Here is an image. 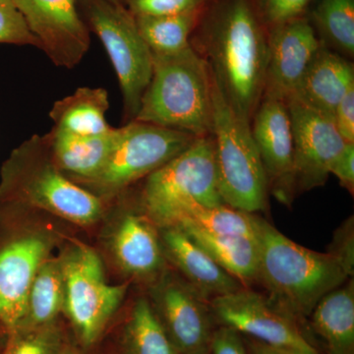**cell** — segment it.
Wrapping results in <instances>:
<instances>
[{"instance_id": "12", "label": "cell", "mask_w": 354, "mask_h": 354, "mask_svg": "<svg viewBox=\"0 0 354 354\" xmlns=\"http://www.w3.org/2000/svg\"><path fill=\"white\" fill-rule=\"evenodd\" d=\"M214 318L252 337L255 341L281 351L314 348L298 329L295 320L283 313L269 297L246 286L209 301Z\"/></svg>"}, {"instance_id": "42", "label": "cell", "mask_w": 354, "mask_h": 354, "mask_svg": "<svg viewBox=\"0 0 354 354\" xmlns=\"http://www.w3.org/2000/svg\"><path fill=\"white\" fill-rule=\"evenodd\" d=\"M204 354H209V353H204Z\"/></svg>"}, {"instance_id": "15", "label": "cell", "mask_w": 354, "mask_h": 354, "mask_svg": "<svg viewBox=\"0 0 354 354\" xmlns=\"http://www.w3.org/2000/svg\"><path fill=\"white\" fill-rule=\"evenodd\" d=\"M106 245L127 278L151 285L167 269L158 227L140 207L120 211L106 232Z\"/></svg>"}, {"instance_id": "19", "label": "cell", "mask_w": 354, "mask_h": 354, "mask_svg": "<svg viewBox=\"0 0 354 354\" xmlns=\"http://www.w3.org/2000/svg\"><path fill=\"white\" fill-rule=\"evenodd\" d=\"M353 85V62L323 44L290 99L334 120L337 104Z\"/></svg>"}, {"instance_id": "21", "label": "cell", "mask_w": 354, "mask_h": 354, "mask_svg": "<svg viewBox=\"0 0 354 354\" xmlns=\"http://www.w3.org/2000/svg\"><path fill=\"white\" fill-rule=\"evenodd\" d=\"M109 109L108 91L82 87L55 102L50 116L58 131L83 137L104 136L114 129L106 121Z\"/></svg>"}, {"instance_id": "3", "label": "cell", "mask_w": 354, "mask_h": 354, "mask_svg": "<svg viewBox=\"0 0 354 354\" xmlns=\"http://www.w3.org/2000/svg\"><path fill=\"white\" fill-rule=\"evenodd\" d=\"M0 203L44 212L79 227L102 220L106 207V201L58 169L46 135L26 140L2 164Z\"/></svg>"}, {"instance_id": "5", "label": "cell", "mask_w": 354, "mask_h": 354, "mask_svg": "<svg viewBox=\"0 0 354 354\" xmlns=\"http://www.w3.org/2000/svg\"><path fill=\"white\" fill-rule=\"evenodd\" d=\"M213 131L216 177L227 206L255 214L267 206L264 165L251 132V123L227 104L213 79Z\"/></svg>"}, {"instance_id": "7", "label": "cell", "mask_w": 354, "mask_h": 354, "mask_svg": "<svg viewBox=\"0 0 354 354\" xmlns=\"http://www.w3.org/2000/svg\"><path fill=\"white\" fill-rule=\"evenodd\" d=\"M197 137L141 121L116 128L113 148L101 171L82 184L106 203L169 162Z\"/></svg>"}, {"instance_id": "31", "label": "cell", "mask_w": 354, "mask_h": 354, "mask_svg": "<svg viewBox=\"0 0 354 354\" xmlns=\"http://www.w3.org/2000/svg\"><path fill=\"white\" fill-rule=\"evenodd\" d=\"M208 0H127L134 16H172L199 12Z\"/></svg>"}, {"instance_id": "36", "label": "cell", "mask_w": 354, "mask_h": 354, "mask_svg": "<svg viewBox=\"0 0 354 354\" xmlns=\"http://www.w3.org/2000/svg\"><path fill=\"white\" fill-rule=\"evenodd\" d=\"M330 252L335 254L346 265L354 268L353 221H348L335 232L334 242Z\"/></svg>"}, {"instance_id": "2", "label": "cell", "mask_w": 354, "mask_h": 354, "mask_svg": "<svg viewBox=\"0 0 354 354\" xmlns=\"http://www.w3.org/2000/svg\"><path fill=\"white\" fill-rule=\"evenodd\" d=\"M257 239V281L272 304L293 320L310 317L324 297L353 278V268L339 256L305 248L258 216Z\"/></svg>"}, {"instance_id": "6", "label": "cell", "mask_w": 354, "mask_h": 354, "mask_svg": "<svg viewBox=\"0 0 354 354\" xmlns=\"http://www.w3.org/2000/svg\"><path fill=\"white\" fill-rule=\"evenodd\" d=\"M191 202L225 204L218 191L212 135L197 137L185 150L146 177L139 207L158 228L172 227Z\"/></svg>"}, {"instance_id": "38", "label": "cell", "mask_w": 354, "mask_h": 354, "mask_svg": "<svg viewBox=\"0 0 354 354\" xmlns=\"http://www.w3.org/2000/svg\"><path fill=\"white\" fill-rule=\"evenodd\" d=\"M288 354H319L315 348L295 349V351H286Z\"/></svg>"}, {"instance_id": "10", "label": "cell", "mask_w": 354, "mask_h": 354, "mask_svg": "<svg viewBox=\"0 0 354 354\" xmlns=\"http://www.w3.org/2000/svg\"><path fill=\"white\" fill-rule=\"evenodd\" d=\"M90 27L106 53L122 93L125 116L134 120L153 73V53L140 34L135 16L109 0H81Z\"/></svg>"}, {"instance_id": "18", "label": "cell", "mask_w": 354, "mask_h": 354, "mask_svg": "<svg viewBox=\"0 0 354 354\" xmlns=\"http://www.w3.org/2000/svg\"><path fill=\"white\" fill-rule=\"evenodd\" d=\"M167 264L205 299L228 295L243 285L177 227L158 228Z\"/></svg>"}, {"instance_id": "35", "label": "cell", "mask_w": 354, "mask_h": 354, "mask_svg": "<svg viewBox=\"0 0 354 354\" xmlns=\"http://www.w3.org/2000/svg\"><path fill=\"white\" fill-rule=\"evenodd\" d=\"M337 177L342 187L353 195L354 143H346L344 150L335 158L330 167V174Z\"/></svg>"}, {"instance_id": "1", "label": "cell", "mask_w": 354, "mask_h": 354, "mask_svg": "<svg viewBox=\"0 0 354 354\" xmlns=\"http://www.w3.org/2000/svg\"><path fill=\"white\" fill-rule=\"evenodd\" d=\"M190 44L227 104L251 123L264 95L268 64L267 31L252 0H218Z\"/></svg>"}, {"instance_id": "16", "label": "cell", "mask_w": 354, "mask_h": 354, "mask_svg": "<svg viewBox=\"0 0 354 354\" xmlns=\"http://www.w3.org/2000/svg\"><path fill=\"white\" fill-rule=\"evenodd\" d=\"M267 36L268 64L263 97L286 102L323 43L304 16L267 28Z\"/></svg>"}, {"instance_id": "29", "label": "cell", "mask_w": 354, "mask_h": 354, "mask_svg": "<svg viewBox=\"0 0 354 354\" xmlns=\"http://www.w3.org/2000/svg\"><path fill=\"white\" fill-rule=\"evenodd\" d=\"M64 349L62 335L55 323L7 334L2 354H62Z\"/></svg>"}, {"instance_id": "11", "label": "cell", "mask_w": 354, "mask_h": 354, "mask_svg": "<svg viewBox=\"0 0 354 354\" xmlns=\"http://www.w3.org/2000/svg\"><path fill=\"white\" fill-rule=\"evenodd\" d=\"M149 301L179 354L209 353L212 314L209 301L167 268L149 285Z\"/></svg>"}, {"instance_id": "30", "label": "cell", "mask_w": 354, "mask_h": 354, "mask_svg": "<svg viewBox=\"0 0 354 354\" xmlns=\"http://www.w3.org/2000/svg\"><path fill=\"white\" fill-rule=\"evenodd\" d=\"M0 44L39 48L38 39L30 31L12 0H0Z\"/></svg>"}, {"instance_id": "33", "label": "cell", "mask_w": 354, "mask_h": 354, "mask_svg": "<svg viewBox=\"0 0 354 354\" xmlns=\"http://www.w3.org/2000/svg\"><path fill=\"white\" fill-rule=\"evenodd\" d=\"M209 354H249L242 341L241 333L221 326L213 330L209 339Z\"/></svg>"}, {"instance_id": "37", "label": "cell", "mask_w": 354, "mask_h": 354, "mask_svg": "<svg viewBox=\"0 0 354 354\" xmlns=\"http://www.w3.org/2000/svg\"><path fill=\"white\" fill-rule=\"evenodd\" d=\"M251 353L252 354H288L285 351L272 348L271 346L263 344V342L254 341L250 344Z\"/></svg>"}, {"instance_id": "17", "label": "cell", "mask_w": 354, "mask_h": 354, "mask_svg": "<svg viewBox=\"0 0 354 354\" xmlns=\"http://www.w3.org/2000/svg\"><path fill=\"white\" fill-rule=\"evenodd\" d=\"M251 132L269 189L279 201L288 203L295 195L293 139L290 113L285 101L263 97L251 120Z\"/></svg>"}, {"instance_id": "34", "label": "cell", "mask_w": 354, "mask_h": 354, "mask_svg": "<svg viewBox=\"0 0 354 354\" xmlns=\"http://www.w3.org/2000/svg\"><path fill=\"white\" fill-rule=\"evenodd\" d=\"M334 123L337 131L346 143H354V85L335 108Z\"/></svg>"}, {"instance_id": "24", "label": "cell", "mask_w": 354, "mask_h": 354, "mask_svg": "<svg viewBox=\"0 0 354 354\" xmlns=\"http://www.w3.org/2000/svg\"><path fill=\"white\" fill-rule=\"evenodd\" d=\"M64 306V277L59 256H50L41 265L27 298L24 320L19 329L57 323ZM17 329V330H19Z\"/></svg>"}, {"instance_id": "32", "label": "cell", "mask_w": 354, "mask_h": 354, "mask_svg": "<svg viewBox=\"0 0 354 354\" xmlns=\"http://www.w3.org/2000/svg\"><path fill=\"white\" fill-rule=\"evenodd\" d=\"M312 0H256L255 7L266 28L304 16Z\"/></svg>"}, {"instance_id": "4", "label": "cell", "mask_w": 354, "mask_h": 354, "mask_svg": "<svg viewBox=\"0 0 354 354\" xmlns=\"http://www.w3.org/2000/svg\"><path fill=\"white\" fill-rule=\"evenodd\" d=\"M213 77L192 46L172 55H153V73L134 120L185 132L213 131Z\"/></svg>"}, {"instance_id": "13", "label": "cell", "mask_w": 354, "mask_h": 354, "mask_svg": "<svg viewBox=\"0 0 354 354\" xmlns=\"http://www.w3.org/2000/svg\"><path fill=\"white\" fill-rule=\"evenodd\" d=\"M26 24L51 62L58 67L77 66L90 48L88 27L77 0H12Z\"/></svg>"}, {"instance_id": "9", "label": "cell", "mask_w": 354, "mask_h": 354, "mask_svg": "<svg viewBox=\"0 0 354 354\" xmlns=\"http://www.w3.org/2000/svg\"><path fill=\"white\" fill-rule=\"evenodd\" d=\"M64 277V313L84 346L101 337L124 300L127 283L111 285L92 247L73 242L59 256Z\"/></svg>"}, {"instance_id": "23", "label": "cell", "mask_w": 354, "mask_h": 354, "mask_svg": "<svg viewBox=\"0 0 354 354\" xmlns=\"http://www.w3.org/2000/svg\"><path fill=\"white\" fill-rule=\"evenodd\" d=\"M177 227L183 230L242 285L248 288L249 283L257 281L260 264L257 239L239 235L212 234L190 225Z\"/></svg>"}, {"instance_id": "25", "label": "cell", "mask_w": 354, "mask_h": 354, "mask_svg": "<svg viewBox=\"0 0 354 354\" xmlns=\"http://www.w3.org/2000/svg\"><path fill=\"white\" fill-rule=\"evenodd\" d=\"M190 225L216 235L257 239V216L223 204L208 207L196 202L186 205L172 227Z\"/></svg>"}, {"instance_id": "28", "label": "cell", "mask_w": 354, "mask_h": 354, "mask_svg": "<svg viewBox=\"0 0 354 354\" xmlns=\"http://www.w3.org/2000/svg\"><path fill=\"white\" fill-rule=\"evenodd\" d=\"M313 20L325 46L342 57H353L354 0H319Z\"/></svg>"}, {"instance_id": "22", "label": "cell", "mask_w": 354, "mask_h": 354, "mask_svg": "<svg viewBox=\"0 0 354 354\" xmlns=\"http://www.w3.org/2000/svg\"><path fill=\"white\" fill-rule=\"evenodd\" d=\"M310 318L327 344L328 354H354L353 279L324 297Z\"/></svg>"}, {"instance_id": "41", "label": "cell", "mask_w": 354, "mask_h": 354, "mask_svg": "<svg viewBox=\"0 0 354 354\" xmlns=\"http://www.w3.org/2000/svg\"><path fill=\"white\" fill-rule=\"evenodd\" d=\"M109 1L114 2V3L122 4V6H125V2H127V0H109Z\"/></svg>"}, {"instance_id": "27", "label": "cell", "mask_w": 354, "mask_h": 354, "mask_svg": "<svg viewBox=\"0 0 354 354\" xmlns=\"http://www.w3.org/2000/svg\"><path fill=\"white\" fill-rule=\"evenodd\" d=\"M125 354H179L156 316L148 297L133 304L124 330Z\"/></svg>"}, {"instance_id": "8", "label": "cell", "mask_w": 354, "mask_h": 354, "mask_svg": "<svg viewBox=\"0 0 354 354\" xmlns=\"http://www.w3.org/2000/svg\"><path fill=\"white\" fill-rule=\"evenodd\" d=\"M60 235L20 221V211L0 203V327L19 329L37 272L51 256Z\"/></svg>"}, {"instance_id": "20", "label": "cell", "mask_w": 354, "mask_h": 354, "mask_svg": "<svg viewBox=\"0 0 354 354\" xmlns=\"http://www.w3.org/2000/svg\"><path fill=\"white\" fill-rule=\"evenodd\" d=\"M115 133L114 128L104 136L83 137L53 128L46 137L58 169L72 181L82 185L101 171L113 148Z\"/></svg>"}, {"instance_id": "40", "label": "cell", "mask_w": 354, "mask_h": 354, "mask_svg": "<svg viewBox=\"0 0 354 354\" xmlns=\"http://www.w3.org/2000/svg\"><path fill=\"white\" fill-rule=\"evenodd\" d=\"M7 333L6 330L2 329L1 327H0V346H1V342L3 341V337H6Z\"/></svg>"}, {"instance_id": "39", "label": "cell", "mask_w": 354, "mask_h": 354, "mask_svg": "<svg viewBox=\"0 0 354 354\" xmlns=\"http://www.w3.org/2000/svg\"><path fill=\"white\" fill-rule=\"evenodd\" d=\"M62 354H79L77 353L75 349L70 348H64V351H62Z\"/></svg>"}, {"instance_id": "14", "label": "cell", "mask_w": 354, "mask_h": 354, "mask_svg": "<svg viewBox=\"0 0 354 354\" xmlns=\"http://www.w3.org/2000/svg\"><path fill=\"white\" fill-rule=\"evenodd\" d=\"M293 139V181L295 191L321 187L330 176L335 158L344 150L334 120L307 108L295 99L286 101Z\"/></svg>"}, {"instance_id": "26", "label": "cell", "mask_w": 354, "mask_h": 354, "mask_svg": "<svg viewBox=\"0 0 354 354\" xmlns=\"http://www.w3.org/2000/svg\"><path fill=\"white\" fill-rule=\"evenodd\" d=\"M201 13L202 11L172 16H135V20L153 55H172L190 46L191 35L199 24Z\"/></svg>"}]
</instances>
